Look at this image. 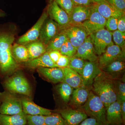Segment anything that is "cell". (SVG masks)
<instances>
[{
    "mask_svg": "<svg viewBox=\"0 0 125 125\" xmlns=\"http://www.w3.org/2000/svg\"><path fill=\"white\" fill-rule=\"evenodd\" d=\"M15 37V33L12 31L0 33V71L3 74L12 73L19 66L11 54Z\"/></svg>",
    "mask_w": 125,
    "mask_h": 125,
    "instance_id": "cell-1",
    "label": "cell"
},
{
    "mask_svg": "<svg viewBox=\"0 0 125 125\" xmlns=\"http://www.w3.org/2000/svg\"><path fill=\"white\" fill-rule=\"evenodd\" d=\"M91 90L100 98L106 108L117 101L114 80L102 71L94 80Z\"/></svg>",
    "mask_w": 125,
    "mask_h": 125,
    "instance_id": "cell-2",
    "label": "cell"
},
{
    "mask_svg": "<svg viewBox=\"0 0 125 125\" xmlns=\"http://www.w3.org/2000/svg\"><path fill=\"white\" fill-rule=\"evenodd\" d=\"M80 109L87 116L94 118L99 125H107L106 108L100 98L90 90L87 102Z\"/></svg>",
    "mask_w": 125,
    "mask_h": 125,
    "instance_id": "cell-3",
    "label": "cell"
},
{
    "mask_svg": "<svg viewBox=\"0 0 125 125\" xmlns=\"http://www.w3.org/2000/svg\"><path fill=\"white\" fill-rule=\"evenodd\" d=\"M4 86L7 91L12 94L31 95V89L27 79L20 71L16 72L13 76L5 81Z\"/></svg>",
    "mask_w": 125,
    "mask_h": 125,
    "instance_id": "cell-4",
    "label": "cell"
},
{
    "mask_svg": "<svg viewBox=\"0 0 125 125\" xmlns=\"http://www.w3.org/2000/svg\"><path fill=\"white\" fill-rule=\"evenodd\" d=\"M13 94L6 92L0 94L2 102L0 106V114L8 115L24 114L21 99Z\"/></svg>",
    "mask_w": 125,
    "mask_h": 125,
    "instance_id": "cell-5",
    "label": "cell"
},
{
    "mask_svg": "<svg viewBox=\"0 0 125 125\" xmlns=\"http://www.w3.org/2000/svg\"><path fill=\"white\" fill-rule=\"evenodd\" d=\"M98 56L101 55L109 46L114 45L112 32L103 29L89 35Z\"/></svg>",
    "mask_w": 125,
    "mask_h": 125,
    "instance_id": "cell-6",
    "label": "cell"
},
{
    "mask_svg": "<svg viewBox=\"0 0 125 125\" xmlns=\"http://www.w3.org/2000/svg\"><path fill=\"white\" fill-rule=\"evenodd\" d=\"M107 19L99 14L94 4L92 5L90 15L88 19L80 25L87 31L88 35L105 28Z\"/></svg>",
    "mask_w": 125,
    "mask_h": 125,
    "instance_id": "cell-7",
    "label": "cell"
},
{
    "mask_svg": "<svg viewBox=\"0 0 125 125\" xmlns=\"http://www.w3.org/2000/svg\"><path fill=\"white\" fill-rule=\"evenodd\" d=\"M46 9L49 18L55 22L62 29L70 25L69 16L54 0H50Z\"/></svg>",
    "mask_w": 125,
    "mask_h": 125,
    "instance_id": "cell-8",
    "label": "cell"
},
{
    "mask_svg": "<svg viewBox=\"0 0 125 125\" xmlns=\"http://www.w3.org/2000/svg\"><path fill=\"white\" fill-rule=\"evenodd\" d=\"M62 29L67 39L76 49L89 36L80 25L70 24Z\"/></svg>",
    "mask_w": 125,
    "mask_h": 125,
    "instance_id": "cell-9",
    "label": "cell"
},
{
    "mask_svg": "<svg viewBox=\"0 0 125 125\" xmlns=\"http://www.w3.org/2000/svg\"><path fill=\"white\" fill-rule=\"evenodd\" d=\"M48 17L46 9L37 22L31 29L18 39L17 43L25 46L38 40L41 28L45 20Z\"/></svg>",
    "mask_w": 125,
    "mask_h": 125,
    "instance_id": "cell-10",
    "label": "cell"
},
{
    "mask_svg": "<svg viewBox=\"0 0 125 125\" xmlns=\"http://www.w3.org/2000/svg\"><path fill=\"white\" fill-rule=\"evenodd\" d=\"M120 58H125V50L115 45L109 46L98 57V65L101 70L112 62Z\"/></svg>",
    "mask_w": 125,
    "mask_h": 125,
    "instance_id": "cell-11",
    "label": "cell"
},
{
    "mask_svg": "<svg viewBox=\"0 0 125 125\" xmlns=\"http://www.w3.org/2000/svg\"><path fill=\"white\" fill-rule=\"evenodd\" d=\"M62 29L55 22L48 17L41 28L39 40L46 46Z\"/></svg>",
    "mask_w": 125,
    "mask_h": 125,
    "instance_id": "cell-12",
    "label": "cell"
},
{
    "mask_svg": "<svg viewBox=\"0 0 125 125\" xmlns=\"http://www.w3.org/2000/svg\"><path fill=\"white\" fill-rule=\"evenodd\" d=\"M60 114L68 125H78L88 117L82 109L68 108L57 112Z\"/></svg>",
    "mask_w": 125,
    "mask_h": 125,
    "instance_id": "cell-13",
    "label": "cell"
},
{
    "mask_svg": "<svg viewBox=\"0 0 125 125\" xmlns=\"http://www.w3.org/2000/svg\"><path fill=\"white\" fill-rule=\"evenodd\" d=\"M74 56L84 60L97 63L98 57L95 52L93 44L89 36L78 47Z\"/></svg>",
    "mask_w": 125,
    "mask_h": 125,
    "instance_id": "cell-14",
    "label": "cell"
},
{
    "mask_svg": "<svg viewBox=\"0 0 125 125\" xmlns=\"http://www.w3.org/2000/svg\"><path fill=\"white\" fill-rule=\"evenodd\" d=\"M102 72L97 62L85 61L81 76L83 86L91 90L94 80Z\"/></svg>",
    "mask_w": 125,
    "mask_h": 125,
    "instance_id": "cell-15",
    "label": "cell"
},
{
    "mask_svg": "<svg viewBox=\"0 0 125 125\" xmlns=\"http://www.w3.org/2000/svg\"><path fill=\"white\" fill-rule=\"evenodd\" d=\"M125 58H120L112 62L102 70L106 75L115 80L125 76Z\"/></svg>",
    "mask_w": 125,
    "mask_h": 125,
    "instance_id": "cell-16",
    "label": "cell"
},
{
    "mask_svg": "<svg viewBox=\"0 0 125 125\" xmlns=\"http://www.w3.org/2000/svg\"><path fill=\"white\" fill-rule=\"evenodd\" d=\"M90 90L84 86L74 89L69 103L70 107L80 109L87 102Z\"/></svg>",
    "mask_w": 125,
    "mask_h": 125,
    "instance_id": "cell-17",
    "label": "cell"
},
{
    "mask_svg": "<svg viewBox=\"0 0 125 125\" xmlns=\"http://www.w3.org/2000/svg\"><path fill=\"white\" fill-rule=\"evenodd\" d=\"M107 125H123L121 102L117 100L106 108Z\"/></svg>",
    "mask_w": 125,
    "mask_h": 125,
    "instance_id": "cell-18",
    "label": "cell"
},
{
    "mask_svg": "<svg viewBox=\"0 0 125 125\" xmlns=\"http://www.w3.org/2000/svg\"><path fill=\"white\" fill-rule=\"evenodd\" d=\"M23 112L26 115L47 116L52 113V111L36 105L29 99H21Z\"/></svg>",
    "mask_w": 125,
    "mask_h": 125,
    "instance_id": "cell-19",
    "label": "cell"
},
{
    "mask_svg": "<svg viewBox=\"0 0 125 125\" xmlns=\"http://www.w3.org/2000/svg\"><path fill=\"white\" fill-rule=\"evenodd\" d=\"M38 72L48 81L54 83L63 82L64 75L62 68L56 67H39L37 69Z\"/></svg>",
    "mask_w": 125,
    "mask_h": 125,
    "instance_id": "cell-20",
    "label": "cell"
},
{
    "mask_svg": "<svg viewBox=\"0 0 125 125\" xmlns=\"http://www.w3.org/2000/svg\"><path fill=\"white\" fill-rule=\"evenodd\" d=\"M92 6H74L69 16L70 24L80 25L88 20L91 13Z\"/></svg>",
    "mask_w": 125,
    "mask_h": 125,
    "instance_id": "cell-21",
    "label": "cell"
},
{
    "mask_svg": "<svg viewBox=\"0 0 125 125\" xmlns=\"http://www.w3.org/2000/svg\"><path fill=\"white\" fill-rule=\"evenodd\" d=\"M94 6L99 14L106 19L111 17L118 19L125 15V12L119 10L106 1L95 4Z\"/></svg>",
    "mask_w": 125,
    "mask_h": 125,
    "instance_id": "cell-22",
    "label": "cell"
},
{
    "mask_svg": "<svg viewBox=\"0 0 125 125\" xmlns=\"http://www.w3.org/2000/svg\"><path fill=\"white\" fill-rule=\"evenodd\" d=\"M24 63L26 67L31 69H37L39 67H58V66L52 60L48 52H47L38 58L28 61Z\"/></svg>",
    "mask_w": 125,
    "mask_h": 125,
    "instance_id": "cell-23",
    "label": "cell"
},
{
    "mask_svg": "<svg viewBox=\"0 0 125 125\" xmlns=\"http://www.w3.org/2000/svg\"><path fill=\"white\" fill-rule=\"evenodd\" d=\"M62 68L64 75L63 82L73 89L83 86L82 77L79 74L68 67Z\"/></svg>",
    "mask_w": 125,
    "mask_h": 125,
    "instance_id": "cell-24",
    "label": "cell"
},
{
    "mask_svg": "<svg viewBox=\"0 0 125 125\" xmlns=\"http://www.w3.org/2000/svg\"><path fill=\"white\" fill-rule=\"evenodd\" d=\"M11 54L17 64L27 62L29 59V55L27 47L24 45L17 43L12 45Z\"/></svg>",
    "mask_w": 125,
    "mask_h": 125,
    "instance_id": "cell-25",
    "label": "cell"
},
{
    "mask_svg": "<svg viewBox=\"0 0 125 125\" xmlns=\"http://www.w3.org/2000/svg\"><path fill=\"white\" fill-rule=\"evenodd\" d=\"M26 115H15L0 114V125H27Z\"/></svg>",
    "mask_w": 125,
    "mask_h": 125,
    "instance_id": "cell-26",
    "label": "cell"
},
{
    "mask_svg": "<svg viewBox=\"0 0 125 125\" xmlns=\"http://www.w3.org/2000/svg\"><path fill=\"white\" fill-rule=\"evenodd\" d=\"M25 46L28 51L29 55L28 61L38 58L46 52V45L39 40L30 43Z\"/></svg>",
    "mask_w": 125,
    "mask_h": 125,
    "instance_id": "cell-27",
    "label": "cell"
},
{
    "mask_svg": "<svg viewBox=\"0 0 125 125\" xmlns=\"http://www.w3.org/2000/svg\"><path fill=\"white\" fill-rule=\"evenodd\" d=\"M67 39L65 34L62 29L46 46V51L48 52L52 51H59Z\"/></svg>",
    "mask_w": 125,
    "mask_h": 125,
    "instance_id": "cell-28",
    "label": "cell"
},
{
    "mask_svg": "<svg viewBox=\"0 0 125 125\" xmlns=\"http://www.w3.org/2000/svg\"><path fill=\"white\" fill-rule=\"evenodd\" d=\"M74 89L64 82L58 84L56 89L62 101L65 103L69 104Z\"/></svg>",
    "mask_w": 125,
    "mask_h": 125,
    "instance_id": "cell-29",
    "label": "cell"
},
{
    "mask_svg": "<svg viewBox=\"0 0 125 125\" xmlns=\"http://www.w3.org/2000/svg\"><path fill=\"white\" fill-rule=\"evenodd\" d=\"M69 58L70 63L68 67L73 70L81 75L85 61L74 56L69 57Z\"/></svg>",
    "mask_w": 125,
    "mask_h": 125,
    "instance_id": "cell-30",
    "label": "cell"
},
{
    "mask_svg": "<svg viewBox=\"0 0 125 125\" xmlns=\"http://www.w3.org/2000/svg\"><path fill=\"white\" fill-rule=\"evenodd\" d=\"M45 122L47 125H68L64 119L59 113H52L44 116Z\"/></svg>",
    "mask_w": 125,
    "mask_h": 125,
    "instance_id": "cell-31",
    "label": "cell"
},
{
    "mask_svg": "<svg viewBox=\"0 0 125 125\" xmlns=\"http://www.w3.org/2000/svg\"><path fill=\"white\" fill-rule=\"evenodd\" d=\"M115 88L117 95V100L121 102L125 101V76L118 79L115 80Z\"/></svg>",
    "mask_w": 125,
    "mask_h": 125,
    "instance_id": "cell-32",
    "label": "cell"
},
{
    "mask_svg": "<svg viewBox=\"0 0 125 125\" xmlns=\"http://www.w3.org/2000/svg\"><path fill=\"white\" fill-rule=\"evenodd\" d=\"M112 37L115 45L125 50V33L121 32L117 30L112 32Z\"/></svg>",
    "mask_w": 125,
    "mask_h": 125,
    "instance_id": "cell-33",
    "label": "cell"
},
{
    "mask_svg": "<svg viewBox=\"0 0 125 125\" xmlns=\"http://www.w3.org/2000/svg\"><path fill=\"white\" fill-rule=\"evenodd\" d=\"M54 0L59 6L63 10H64L70 16L74 7V5L72 0Z\"/></svg>",
    "mask_w": 125,
    "mask_h": 125,
    "instance_id": "cell-34",
    "label": "cell"
},
{
    "mask_svg": "<svg viewBox=\"0 0 125 125\" xmlns=\"http://www.w3.org/2000/svg\"><path fill=\"white\" fill-rule=\"evenodd\" d=\"M27 124L28 125H47L44 116L26 115Z\"/></svg>",
    "mask_w": 125,
    "mask_h": 125,
    "instance_id": "cell-35",
    "label": "cell"
},
{
    "mask_svg": "<svg viewBox=\"0 0 125 125\" xmlns=\"http://www.w3.org/2000/svg\"><path fill=\"white\" fill-rule=\"evenodd\" d=\"M118 19L111 17L107 19L105 24V27L107 30L113 32L117 30Z\"/></svg>",
    "mask_w": 125,
    "mask_h": 125,
    "instance_id": "cell-36",
    "label": "cell"
},
{
    "mask_svg": "<svg viewBox=\"0 0 125 125\" xmlns=\"http://www.w3.org/2000/svg\"><path fill=\"white\" fill-rule=\"evenodd\" d=\"M106 1L119 10L125 12V0H106Z\"/></svg>",
    "mask_w": 125,
    "mask_h": 125,
    "instance_id": "cell-37",
    "label": "cell"
},
{
    "mask_svg": "<svg viewBox=\"0 0 125 125\" xmlns=\"http://www.w3.org/2000/svg\"><path fill=\"white\" fill-rule=\"evenodd\" d=\"M70 63V58L67 56L61 55L56 64L60 68L68 67Z\"/></svg>",
    "mask_w": 125,
    "mask_h": 125,
    "instance_id": "cell-38",
    "label": "cell"
},
{
    "mask_svg": "<svg viewBox=\"0 0 125 125\" xmlns=\"http://www.w3.org/2000/svg\"><path fill=\"white\" fill-rule=\"evenodd\" d=\"M74 6H91L94 4L93 0H72Z\"/></svg>",
    "mask_w": 125,
    "mask_h": 125,
    "instance_id": "cell-39",
    "label": "cell"
},
{
    "mask_svg": "<svg viewBox=\"0 0 125 125\" xmlns=\"http://www.w3.org/2000/svg\"><path fill=\"white\" fill-rule=\"evenodd\" d=\"M48 52L52 60L55 64L62 55L59 51H51Z\"/></svg>",
    "mask_w": 125,
    "mask_h": 125,
    "instance_id": "cell-40",
    "label": "cell"
},
{
    "mask_svg": "<svg viewBox=\"0 0 125 125\" xmlns=\"http://www.w3.org/2000/svg\"><path fill=\"white\" fill-rule=\"evenodd\" d=\"M65 43L67 46L69 52V57L73 56L76 53L77 49L74 47L67 39Z\"/></svg>",
    "mask_w": 125,
    "mask_h": 125,
    "instance_id": "cell-41",
    "label": "cell"
},
{
    "mask_svg": "<svg viewBox=\"0 0 125 125\" xmlns=\"http://www.w3.org/2000/svg\"><path fill=\"white\" fill-rule=\"evenodd\" d=\"M117 30L123 33H125V16H122L118 19Z\"/></svg>",
    "mask_w": 125,
    "mask_h": 125,
    "instance_id": "cell-42",
    "label": "cell"
},
{
    "mask_svg": "<svg viewBox=\"0 0 125 125\" xmlns=\"http://www.w3.org/2000/svg\"><path fill=\"white\" fill-rule=\"evenodd\" d=\"M78 125H99L94 118L90 117L86 118Z\"/></svg>",
    "mask_w": 125,
    "mask_h": 125,
    "instance_id": "cell-43",
    "label": "cell"
},
{
    "mask_svg": "<svg viewBox=\"0 0 125 125\" xmlns=\"http://www.w3.org/2000/svg\"><path fill=\"white\" fill-rule=\"evenodd\" d=\"M121 109L122 116L123 125L125 124V101L121 102Z\"/></svg>",
    "mask_w": 125,
    "mask_h": 125,
    "instance_id": "cell-44",
    "label": "cell"
},
{
    "mask_svg": "<svg viewBox=\"0 0 125 125\" xmlns=\"http://www.w3.org/2000/svg\"><path fill=\"white\" fill-rule=\"evenodd\" d=\"M62 55L67 56L69 57V52L65 43H64L59 50Z\"/></svg>",
    "mask_w": 125,
    "mask_h": 125,
    "instance_id": "cell-45",
    "label": "cell"
},
{
    "mask_svg": "<svg viewBox=\"0 0 125 125\" xmlns=\"http://www.w3.org/2000/svg\"><path fill=\"white\" fill-rule=\"evenodd\" d=\"M95 4H99L106 1V0H93Z\"/></svg>",
    "mask_w": 125,
    "mask_h": 125,
    "instance_id": "cell-46",
    "label": "cell"
},
{
    "mask_svg": "<svg viewBox=\"0 0 125 125\" xmlns=\"http://www.w3.org/2000/svg\"><path fill=\"white\" fill-rule=\"evenodd\" d=\"M6 15V14L2 10L0 9V18L4 17Z\"/></svg>",
    "mask_w": 125,
    "mask_h": 125,
    "instance_id": "cell-47",
    "label": "cell"
},
{
    "mask_svg": "<svg viewBox=\"0 0 125 125\" xmlns=\"http://www.w3.org/2000/svg\"></svg>",
    "mask_w": 125,
    "mask_h": 125,
    "instance_id": "cell-48",
    "label": "cell"
}]
</instances>
